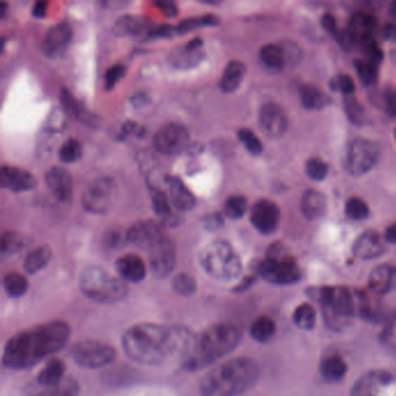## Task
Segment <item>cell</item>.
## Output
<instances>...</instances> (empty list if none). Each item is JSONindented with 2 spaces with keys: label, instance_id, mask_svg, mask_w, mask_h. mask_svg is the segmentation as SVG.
Listing matches in <instances>:
<instances>
[{
  "label": "cell",
  "instance_id": "1",
  "mask_svg": "<svg viewBox=\"0 0 396 396\" xmlns=\"http://www.w3.org/2000/svg\"><path fill=\"white\" fill-rule=\"evenodd\" d=\"M197 335L180 324L138 323L128 328L121 338L129 359L144 366L183 363Z\"/></svg>",
  "mask_w": 396,
  "mask_h": 396
},
{
  "label": "cell",
  "instance_id": "36",
  "mask_svg": "<svg viewBox=\"0 0 396 396\" xmlns=\"http://www.w3.org/2000/svg\"><path fill=\"white\" fill-rule=\"evenodd\" d=\"M259 57L268 68L282 69L285 66L286 59L282 44H266L263 47Z\"/></svg>",
  "mask_w": 396,
  "mask_h": 396
},
{
  "label": "cell",
  "instance_id": "61",
  "mask_svg": "<svg viewBox=\"0 0 396 396\" xmlns=\"http://www.w3.org/2000/svg\"><path fill=\"white\" fill-rule=\"evenodd\" d=\"M385 241L388 243H396V223L390 224L386 229V233H385Z\"/></svg>",
  "mask_w": 396,
  "mask_h": 396
},
{
  "label": "cell",
  "instance_id": "21",
  "mask_svg": "<svg viewBox=\"0 0 396 396\" xmlns=\"http://www.w3.org/2000/svg\"><path fill=\"white\" fill-rule=\"evenodd\" d=\"M386 242L376 232H365L354 244V255L361 260H371L386 252Z\"/></svg>",
  "mask_w": 396,
  "mask_h": 396
},
{
  "label": "cell",
  "instance_id": "55",
  "mask_svg": "<svg viewBox=\"0 0 396 396\" xmlns=\"http://www.w3.org/2000/svg\"><path fill=\"white\" fill-rule=\"evenodd\" d=\"M385 104L387 112L390 115H396V92L394 90H387L385 92Z\"/></svg>",
  "mask_w": 396,
  "mask_h": 396
},
{
  "label": "cell",
  "instance_id": "42",
  "mask_svg": "<svg viewBox=\"0 0 396 396\" xmlns=\"http://www.w3.org/2000/svg\"><path fill=\"white\" fill-rule=\"evenodd\" d=\"M248 210V201L242 196H233L224 203V214L230 219H239Z\"/></svg>",
  "mask_w": 396,
  "mask_h": 396
},
{
  "label": "cell",
  "instance_id": "45",
  "mask_svg": "<svg viewBox=\"0 0 396 396\" xmlns=\"http://www.w3.org/2000/svg\"><path fill=\"white\" fill-rule=\"evenodd\" d=\"M152 207L157 215L161 216L165 223H171V207L170 201L167 199V194L162 192V191H155L152 193Z\"/></svg>",
  "mask_w": 396,
  "mask_h": 396
},
{
  "label": "cell",
  "instance_id": "3",
  "mask_svg": "<svg viewBox=\"0 0 396 396\" xmlns=\"http://www.w3.org/2000/svg\"><path fill=\"white\" fill-rule=\"evenodd\" d=\"M241 341L242 330L239 325L229 322L213 324L196 336L190 352L180 365L188 372L203 370L232 354Z\"/></svg>",
  "mask_w": 396,
  "mask_h": 396
},
{
  "label": "cell",
  "instance_id": "40",
  "mask_svg": "<svg viewBox=\"0 0 396 396\" xmlns=\"http://www.w3.org/2000/svg\"><path fill=\"white\" fill-rule=\"evenodd\" d=\"M217 23H219V18L213 14H208V16H203L201 18H191V19L184 20L176 27V30H177V33L186 34L197 30L199 27L214 26Z\"/></svg>",
  "mask_w": 396,
  "mask_h": 396
},
{
  "label": "cell",
  "instance_id": "26",
  "mask_svg": "<svg viewBox=\"0 0 396 396\" xmlns=\"http://www.w3.org/2000/svg\"><path fill=\"white\" fill-rule=\"evenodd\" d=\"M328 208L327 198L321 192L309 190L302 196L301 210L308 220L320 219Z\"/></svg>",
  "mask_w": 396,
  "mask_h": 396
},
{
  "label": "cell",
  "instance_id": "14",
  "mask_svg": "<svg viewBox=\"0 0 396 396\" xmlns=\"http://www.w3.org/2000/svg\"><path fill=\"white\" fill-rule=\"evenodd\" d=\"M190 135L186 128L178 124H167L155 134L154 147L164 155L179 154L186 148Z\"/></svg>",
  "mask_w": 396,
  "mask_h": 396
},
{
  "label": "cell",
  "instance_id": "58",
  "mask_svg": "<svg viewBox=\"0 0 396 396\" xmlns=\"http://www.w3.org/2000/svg\"><path fill=\"white\" fill-rule=\"evenodd\" d=\"M124 239H127V236H126V237H122L120 232H111V233L108 234L107 237H106V243H107L108 246H111V248H115V246H121Z\"/></svg>",
  "mask_w": 396,
  "mask_h": 396
},
{
  "label": "cell",
  "instance_id": "11",
  "mask_svg": "<svg viewBox=\"0 0 396 396\" xmlns=\"http://www.w3.org/2000/svg\"><path fill=\"white\" fill-rule=\"evenodd\" d=\"M116 198V185L109 177H102L92 181L83 193V207L93 214H105L111 210Z\"/></svg>",
  "mask_w": 396,
  "mask_h": 396
},
{
  "label": "cell",
  "instance_id": "44",
  "mask_svg": "<svg viewBox=\"0 0 396 396\" xmlns=\"http://www.w3.org/2000/svg\"><path fill=\"white\" fill-rule=\"evenodd\" d=\"M345 213L350 219L360 221V220L366 219L370 214V208L363 199L354 197L347 200V205H345Z\"/></svg>",
  "mask_w": 396,
  "mask_h": 396
},
{
  "label": "cell",
  "instance_id": "53",
  "mask_svg": "<svg viewBox=\"0 0 396 396\" xmlns=\"http://www.w3.org/2000/svg\"><path fill=\"white\" fill-rule=\"evenodd\" d=\"M174 32H177L176 28L169 25H161L157 27H150L148 30L147 36L149 37H170Z\"/></svg>",
  "mask_w": 396,
  "mask_h": 396
},
{
  "label": "cell",
  "instance_id": "23",
  "mask_svg": "<svg viewBox=\"0 0 396 396\" xmlns=\"http://www.w3.org/2000/svg\"><path fill=\"white\" fill-rule=\"evenodd\" d=\"M115 268L126 282L138 284L147 277L148 269L143 259L133 253L120 257L115 263Z\"/></svg>",
  "mask_w": 396,
  "mask_h": 396
},
{
  "label": "cell",
  "instance_id": "31",
  "mask_svg": "<svg viewBox=\"0 0 396 396\" xmlns=\"http://www.w3.org/2000/svg\"><path fill=\"white\" fill-rule=\"evenodd\" d=\"M376 26H377V23L372 16L364 13V12H358L351 18L347 32L352 35L354 40H360L364 42V41L371 39Z\"/></svg>",
  "mask_w": 396,
  "mask_h": 396
},
{
  "label": "cell",
  "instance_id": "35",
  "mask_svg": "<svg viewBox=\"0 0 396 396\" xmlns=\"http://www.w3.org/2000/svg\"><path fill=\"white\" fill-rule=\"evenodd\" d=\"M275 334V323L269 316H260L256 318L250 327V335L256 342L266 343Z\"/></svg>",
  "mask_w": 396,
  "mask_h": 396
},
{
  "label": "cell",
  "instance_id": "4",
  "mask_svg": "<svg viewBox=\"0 0 396 396\" xmlns=\"http://www.w3.org/2000/svg\"><path fill=\"white\" fill-rule=\"evenodd\" d=\"M258 364L252 358L226 360L210 368L200 380L201 396H239L246 393L258 381Z\"/></svg>",
  "mask_w": 396,
  "mask_h": 396
},
{
  "label": "cell",
  "instance_id": "6",
  "mask_svg": "<svg viewBox=\"0 0 396 396\" xmlns=\"http://www.w3.org/2000/svg\"><path fill=\"white\" fill-rule=\"evenodd\" d=\"M79 288L86 298L102 305L124 301L129 293L127 282L124 279L116 278L106 270L95 265L89 266L82 272Z\"/></svg>",
  "mask_w": 396,
  "mask_h": 396
},
{
  "label": "cell",
  "instance_id": "10",
  "mask_svg": "<svg viewBox=\"0 0 396 396\" xmlns=\"http://www.w3.org/2000/svg\"><path fill=\"white\" fill-rule=\"evenodd\" d=\"M350 396H396V371L367 372L356 381Z\"/></svg>",
  "mask_w": 396,
  "mask_h": 396
},
{
  "label": "cell",
  "instance_id": "48",
  "mask_svg": "<svg viewBox=\"0 0 396 396\" xmlns=\"http://www.w3.org/2000/svg\"><path fill=\"white\" fill-rule=\"evenodd\" d=\"M344 106H345V112H347V118L350 119V121L360 125L364 121V108L360 105L357 99L352 95H345L344 98Z\"/></svg>",
  "mask_w": 396,
  "mask_h": 396
},
{
  "label": "cell",
  "instance_id": "27",
  "mask_svg": "<svg viewBox=\"0 0 396 396\" xmlns=\"http://www.w3.org/2000/svg\"><path fill=\"white\" fill-rule=\"evenodd\" d=\"M171 203L179 210H190L196 205V198L188 187L179 179L174 177L169 180Z\"/></svg>",
  "mask_w": 396,
  "mask_h": 396
},
{
  "label": "cell",
  "instance_id": "9",
  "mask_svg": "<svg viewBox=\"0 0 396 396\" xmlns=\"http://www.w3.org/2000/svg\"><path fill=\"white\" fill-rule=\"evenodd\" d=\"M379 158V148L374 142L356 138L347 145L344 167L352 176L359 177L373 169Z\"/></svg>",
  "mask_w": 396,
  "mask_h": 396
},
{
  "label": "cell",
  "instance_id": "29",
  "mask_svg": "<svg viewBox=\"0 0 396 396\" xmlns=\"http://www.w3.org/2000/svg\"><path fill=\"white\" fill-rule=\"evenodd\" d=\"M66 377V365L63 360L53 357L47 361L43 368H41L34 383L40 386H48L61 383Z\"/></svg>",
  "mask_w": 396,
  "mask_h": 396
},
{
  "label": "cell",
  "instance_id": "63",
  "mask_svg": "<svg viewBox=\"0 0 396 396\" xmlns=\"http://www.w3.org/2000/svg\"><path fill=\"white\" fill-rule=\"evenodd\" d=\"M395 138H396V131H395Z\"/></svg>",
  "mask_w": 396,
  "mask_h": 396
},
{
  "label": "cell",
  "instance_id": "2",
  "mask_svg": "<svg viewBox=\"0 0 396 396\" xmlns=\"http://www.w3.org/2000/svg\"><path fill=\"white\" fill-rule=\"evenodd\" d=\"M70 337L71 328L63 320L44 322L19 331L7 340L4 347L3 365L8 370L32 368L62 351Z\"/></svg>",
  "mask_w": 396,
  "mask_h": 396
},
{
  "label": "cell",
  "instance_id": "59",
  "mask_svg": "<svg viewBox=\"0 0 396 396\" xmlns=\"http://www.w3.org/2000/svg\"><path fill=\"white\" fill-rule=\"evenodd\" d=\"M47 11H48V4L47 1H36L33 6V16L35 18L46 17Z\"/></svg>",
  "mask_w": 396,
  "mask_h": 396
},
{
  "label": "cell",
  "instance_id": "43",
  "mask_svg": "<svg viewBox=\"0 0 396 396\" xmlns=\"http://www.w3.org/2000/svg\"><path fill=\"white\" fill-rule=\"evenodd\" d=\"M59 160L64 163H73L82 156V144L76 138H70L59 151Z\"/></svg>",
  "mask_w": 396,
  "mask_h": 396
},
{
  "label": "cell",
  "instance_id": "49",
  "mask_svg": "<svg viewBox=\"0 0 396 396\" xmlns=\"http://www.w3.org/2000/svg\"><path fill=\"white\" fill-rule=\"evenodd\" d=\"M306 172L311 179L321 181L327 177L329 167L325 162L322 161L321 158H311L306 164Z\"/></svg>",
  "mask_w": 396,
  "mask_h": 396
},
{
  "label": "cell",
  "instance_id": "51",
  "mask_svg": "<svg viewBox=\"0 0 396 396\" xmlns=\"http://www.w3.org/2000/svg\"><path fill=\"white\" fill-rule=\"evenodd\" d=\"M126 68L121 64H115L111 66L106 71L105 77H104V83H105L106 90H111L114 88L115 84L125 76Z\"/></svg>",
  "mask_w": 396,
  "mask_h": 396
},
{
  "label": "cell",
  "instance_id": "7",
  "mask_svg": "<svg viewBox=\"0 0 396 396\" xmlns=\"http://www.w3.org/2000/svg\"><path fill=\"white\" fill-rule=\"evenodd\" d=\"M200 266L217 282H233L242 273V260L226 241H214L199 253Z\"/></svg>",
  "mask_w": 396,
  "mask_h": 396
},
{
  "label": "cell",
  "instance_id": "30",
  "mask_svg": "<svg viewBox=\"0 0 396 396\" xmlns=\"http://www.w3.org/2000/svg\"><path fill=\"white\" fill-rule=\"evenodd\" d=\"M246 66L241 61H230L223 71L220 80V89L226 93H232L239 89L246 76Z\"/></svg>",
  "mask_w": 396,
  "mask_h": 396
},
{
  "label": "cell",
  "instance_id": "62",
  "mask_svg": "<svg viewBox=\"0 0 396 396\" xmlns=\"http://www.w3.org/2000/svg\"><path fill=\"white\" fill-rule=\"evenodd\" d=\"M390 13L394 19H396V1H393L390 7Z\"/></svg>",
  "mask_w": 396,
  "mask_h": 396
},
{
  "label": "cell",
  "instance_id": "17",
  "mask_svg": "<svg viewBox=\"0 0 396 396\" xmlns=\"http://www.w3.org/2000/svg\"><path fill=\"white\" fill-rule=\"evenodd\" d=\"M126 234L128 242L148 250L165 236L161 224L152 220L135 223Z\"/></svg>",
  "mask_w": 396,
  "mask_h": 396
},
{
  "label": "cell",
  "instance_id": "34",
  "mask_svg": "<svg viewBox=\"0 0 396 396\" xmlns=\"http://www.w3.org/2000/svg\"><path fill=\"white\" fill-rule=\"evenodd\" d=\"M4 289L10 298L19 299L26 294L30 282L25 275L19 272H8L4 277Z\"/></svg>",
  "mask_w": 396,
  "mask_h": 396
},
{
  "label": "cell",
  "instance_id": "39",
  "mask_svg": "<svg viewBox=\"0 0 396 396\" xmlns=\"http://www.w3.org/2000/svg\"><path fill=\"white\" fill-rule=\"evenodd\" d=\"M171 287L176 294L184 298H190L198 291L197 280L188 273H179L176 275L171 282Z\"/></svg>",
  "mask_w": 396,
  "mask_h": 396
},
{
  "label": "cell",
  "instance_id": "16",
  "mask_svg": "<svg viewBox=\"0 0 396 396\" xmlns=\"http://www.w3.org/2000/svg\"><path fill=\"white\" fill-rule=\"evenodd\" d=\"M259 126L266 136L279 138L284 136L287 131L288 119L280 106L275 102H269L260 108Z\"/></svg>",
  "mask_w": 396,
  "mask_h": 396
},
{
  "label": "cell",
  "instance_id": "54",
  "mask_svg": "<svg viewBox=\"0 0 396 396\" xmlns=\"http://www.w3.org/2000/svg\"><path fill=\"white\" fill-rule=\"evenodd\" d=\"M223 224V217L220 213H212L206 216V219H203V226L207 229L216 230Z\"/></svg>",
  "mask_w": 396,
  "mask_h": 396
},
{
  "label": "cell",
  "instance_id": "25",
  "mask_svg": "<svg viewBox=\"0 0 396 396\" xmlns=\"http://www.w3.org/2000/svg\"><path fill=\"white\" fill-rule=\"evenodd\" d=\"M80 387L75 378L66 376L61 383L40 386L33 383L27 390V396H79Z\"/></svg>",
  "mask_w": 396,
  "mask_h": 396
},
{
  "label": "cell",
  "instance_id": "33",
  "mask_svg": "<svg viewBox=\"0 0 396 396\" xmlns=\"http://www.w3.org/2000/svg\"><path fill=\"white\" fill-rule=\"evenodd\" d=\"M302 105L308 109H321L330 104V98L323 91L314 85H302L300 88Z\"/></svg>",
  "mask_w": 396,
  "mask_h": 396
},
{
  "label": "cell",
  "instance_id": "24",
  "mask_svg": "<svg viewBox=\"0 0 396 396\" xmlns=\"http://www.w3.org/2000/svg\"><path fill=\"white\" fill-rule=\"evenodd\" d=\"M1 186L13 192L33 190L36 180L33 174L19 167H3L1 169Z\"/></svg>",
  "mask_w": 396,
  "mask_h": 396
},
{
  "label": "cell",
  "instance_id": "60",
  "mask_svg": "<svg viewBox=\"0 0 396 396\" xmlns=\"http://www.w3.org/2000/svg\"><path fill=\"white\" fill-rule=\"evenodd\" d=\"M383 35L385 39L390 41H396V25L395 23H388L383 28Z\"/></svg>",
  "mask_w": 396,
  "mask_h": 396
},
{
  "label": "cell",
  "instance_id": "19",
  "mask_svg": "<svg viewBox=\"0 0 396 396\" xmlns=\"http://www.w3.org/2000/svg\"><path fill=\"white\" fill-rule=\"evenodd\" d=\"M203 42L201 39H193L184 46L177 47L171 52L169 62L177 69L187 70L197 66L203 57Z\"/></svg>",
  "mask_w": 396,
  "mask_h": 396
},
{
  "label": "cell",
  "instance_id": "41",
  "mask_svg": "<svg viewBox=\"0 0 396 396\" xmlns=\"http://www.w3.org/2000/svg\"><path fill=\"white\" fill-rule=\"evenodd\" d=\"M28 244V239L23 234L6 232L1 237V250L5 253H14Z\"/></svg>",
  "mask_w": 396,
  "mask_h": 396
},
{
  "label": "cell",
  "instance_id": "13",
  "mask_svg": "<svg viewBox=\"0 0 396 396\" xmlns=\"http://www.w3.org/2000/svg\"><path fill=\"white\" fill-rule=\"evenodd\" d=\"M148 251L149 268L155 278H167L174 272L177 264V252L174 243L167 236H164Z\"/></svg>",
  "mask_w": 396,
  "mask_h": 396
},
{
  "label": "cell",
  "instance_id": "52",
  "mask_svg": "<svg viewBox=\"0 0 396 396\" xmlns=\"http://www.w3.org/2000/svg\"><path fill=\"white\" fill-rule=\"evenodd\" d=\"M282 49L285 54L286 63L296 64L301 59V49L293 42H282Z\"/></svg>",
  "mask_w": 396,
  "mask_h": 396
},
{
  "label": "cell",
  "instance_id": "12",
  "mask_svg": "<svg viewBox=\"0 0 396 396\" xmlns=\"http://www.w3.org/2000/svg\"><path fill=\"white\" fill-rule=\"evenodd\" d=\"M258 270L260 277L273 285H292L301 278L296 263L288 257L269 256L260 263Z\"/></svg>",
  "mask_w": 396,
  "mask_h": 396
},
{
  "label": "cell",
  "instance_id": "8",
  "mask_svg": "<svg viewBox=\"0 0 396 396\" xmlns=\"http://www.w3.org/2000/svg\"><path fill=\"white\" fill-rule=\"evenodd\" d=\"M69 356L80 368L98 370L113 363L118 352L114 347L104 342L83 340L70 347Z\"/></svg>",
  "mask_w": 396,
  "mask_h": 396
},
{
  "label": "cell",
  "instance_id": "28",
  "mask_svg": "<svg viewBox=\"0 0 396 396\" xmlns=\"http://www.w3.org/2000/svg\"><path fill=\"white\" fill-rule=\"evenodd\" d=\"M320 373L328 383H338L347 373V364L338 354H330L322 359L320 364Z\"/></svg>",
  "mask_w": 396,
  "mask_h": 396
},
{
  "label": "cell",
  "instance_id": "22",
  "mask_svg": "<svg viewBox=\"0 0 396 396\" xmlns=\"http://www.w3.org/2000/svg\"><path fill=\"white\" fill-rule=\"evenodd\" d=\"M368 288L377 296H383L396 289V266L383 264L371 272Z\"/></svg>",
  "mask_w": 396,
  "mask_h": 396
},
{
  "label": "cell",
  "instance_id": "57",
  "mask_svg": "<svg viewBox=\"0 0 396 396\" xmlns=\"http://www.w3.org/2000/svg\"><path fill=\"white\" fill-rule=\"evenodd\" d=\"M322 26H323L324 30H327L328 33L334 34L337 30L336 20H335L334 16H331V14H324L323 18H322Z\"/></svg>",
  "mask_w": 396,
  "mask_h": 396
},
{
  "label": "cell",
  "instance_id": "20",
  "mask_svg": "<svg viewBox=\"0 0 396 396\" xmlns=\"http://www.w3.org/2000/svg\"><path fill=\"white\" fill-rule=\"evenodd\" d=\"M46 184L56 199L66 203L73 193L71 174L63 167H54L46 174Z\"/></svg>",
  "mask_w": 396,
  "mask_h": 396
},
{
  "label": "cell",
  "instance_id": "32",
  "mask_svg": "<svg viewBox=\"0 0 396 396\" xmlns=\"http://www.w3.org/2000/svg\"><path fill=\"white\" fill-rule=\"evenodd\" d=\"M53 257V251L48 246H39L26 256L23 260V269L28 275H35L37 272L42 271Z\"/></svg>",
  "mask_w": 396,
  "mask_h": 396
},
{
  "label": "cell",
  "instance_id": "46",
  "mask_svg": "<svg viewBox=\"0 0 396 396\" xmlns=\"http://www.w3.org/2000/svg\"><path fill=\"white\" fill-rule=\"evenodd\" d=\"M239 138L241 143L244 145L246 150L249 151L250 154L253 155V156H258V155L262 154V142L251 129H248V128L239 129Z\"/></svg>",
  "mask_w": 396,
  "mask_h": 396
},
{
  "label": "cell",
  "instance_id": "47",
  "mask_svg": "<svg viewBox=\"0 0 396 396\" xmlns=\"http://www.w3.org/2000/svg\"><path fill=\"white\" fill-rule=\"evenodd\" d=\"M354 66H356V71H357L358 76H359L360 80L364 84L370 85L377 79V68L374 66L373 62L365 61V59H359V61H356Z\"/></svg>",
  "mask_w": 396,
  "mask_h": 396
},
{
  "label": "cell",
  "instance_id": "38",
  "mask_svg": "<svg viewBox=\"0 0 396 396\" xmlns=\"http://www.w3.org/2000/svg\"><path fill=\"white\" fill-rule=\"evenodd\" d=\"M316 311L311 304H302L295 309L293 322L301 330H311L316 324Z\"/></svg>",
  "mask_w": 396,
  "mask_h": 396
},
{
  "label": "cell",
  "instance_id": "37",
  "mask_svg": "<svg viewBox=\"0 0 396 396\" xmlns=\"http://www.w3.org/2000/svg\"><path fill=\"white\" fill-rule=\"evenodd\" d=\"M116 30L120 34H126V35H138L150 30V26L148 25L147 21L141 18L133 17V16H126V17L120 18L116 26Z\"/></svg>",
  "mask_w": 396,
  "mask_h": 396
},
{
  "label": "cell",
  "instance_id": "15",
  "mask_svg": "<svg viewBox=\"0 0 396 396\" xmlns=\"http://www.w3.org/2000/svg\"><path fill=\"white\" fill-rule=\"evenodd\" d=\"M280 210L277 203L270 200H259L252 206L250 221L259 233L271 235L278 229L280 223Z\"/></svg>",
  "mask_w": 396,
  "mask_h": 396
},
{
  "label": "cell",
  "instance_id": "50",
  "mask_svg": "<svg viewBox=\"0 0 396 396\" xmlns=\"http://www.w3.org/2000/svg\"><path fill=\"white\" fill-rule=\"evenodd\" d=\"M330 88L332 91L341 92L343 95H349L354 91V83L350 76L338 75L331 79Z\"/></svg>",
  "mask_w": 396,
  "mask_h": 396
},
{
  "label": "cell",
  "instance_id": "5",
  "mask_svg": "<svg viewBox=\"0 0 396 396\" xmlns=\"http://www.w3.org/2000/svg\"><path fill=\"white\" fill-rule=\"evenodd\" d=\"M311 293L321 307L324 322L329 329L341 331L349 327L357 311V305L347 288L322 287L311 289Z\"/></svg>",
  "mask_w": 396,
  "mask_h": 396
},
{
  "label": "cell",
  "instance_id": "18",
  "mask_svg": "<svg viewBox=\"0 0 396 396\" xmlns=\"http://www.w3.org/2000/svg\"><path fill=\"white\" fill-rule=\"evenodd\" d=\"M72 39V28L69 23H57L52 27L42 42L43 54L50 59H57L66 53Z\"/></svg>",
  "mask_w": 396,
  "mask_h": 396
},
{
  "label": "cell",
  "instance_id": "56",
  "mask_svg": "<svg viewBox=\"0 0 396 396\" xmlns=\"http://www.w3.org/2000/svg\"><path fill=\"white\" fill-rule=\"evenodd\" d=\"M157 7H160V10H161L167 17H176L178 14L177 5L172 3V1H160V3H157Z\"/></svg>",
  "mask_w": 396,
  "mask_h": 396
}]
</instances>
